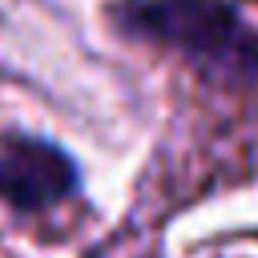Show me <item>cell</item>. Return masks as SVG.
<instances>
[{
	"label": "cell",
	"mask_w": 258,
	"mask_h": 258,
	"mask_svg": "<svg viewBox=\"0 0 258 258\" xmlns=\"http://www.w3.org/2000/svg\"><path fill=\"white\" fill-rule=\"evenodd\" d=\"M133 16L165 44L198 60L234 64L238 73L258 77V36L242 28L222 0H145L133 8Z\"/></svg>",
	"instance_id": "1"
},
{
	"label": "cell",
	"mask_w": 258,
	"mask_h": 258,
	"mask_svg": "<svg viewBox=\"0 0 258 258\" xmlns=\"http://www.w3.org/2000/svg\"><path fill=\"white\" fill-rule=\"evenodd\" d=\"M77 185L73 161L48 141H12L0 149V198L16 210H44Z\"/></svg>",
	"instance_id": "2"
}]
</instances>
